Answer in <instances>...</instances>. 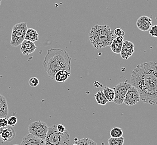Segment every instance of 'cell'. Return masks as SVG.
<instances>
[{
    "label": "cell",
    "instance_id": "6da1fadb",
    "mask_svg": "<svg viewBox=\"0 0 157 145\" xmlns=\"http://www.w3.org/2000/svg\"><path fill=\"white\" fill-rule=\"evenodd\" d=\"M132 85L138 90L143 102L157 105V62L140 64L132 70Z\"/></svg>",
    "mask_w": 157,
    "mask_h": 145
},
{
    "label": "cell",
    "instance_id": "7a4b0ae2",
    "mask_svg": "<svg viewBox=\"0 0 157 145\" xmlns=\"http://www.w3.org/2000/svg\"><path fill=\"white\" fill-rule=\"evenodd\" d=\"M72 58L65 50L59 48L49 49L43 62L44 69L50 79L60 70H66L71 72Z\"/></svg>",
    "mask_w": 157,
    "mask_h": 145
},
{
    "label": "cell",
    "instance_id": "3957f363",
    "mask_svg": "<svg viewBox=\"0 0 157 145\" xmlns=\"http://www.w3.org/2000/svg\"><path fill=\"white\" fill-rule=\"evenodd\" d=\"M115 38L113 32L108 25H96L91 28L89 34L91 44L98 50L110 46Z\"/></svg>",
    "mask_w": 157,
    "mask_h": 145
},
{
    "label": "cell",
    "instance_id": "277c9868",
    "mask_svg": "<svg viewBox=\"0 0 157 145\" xmlns=\"http://www.w3.org/2000/svg\"><path fill=\"white\" fill-rule=\"evenodd\" d=\"M56 125L48 127L47 135L45 139V145H68L71 143L70 135L66 130L60 133L58 131Z\"/></svg>",
    "mask_w": 157,
    "mask_h": 145
},
{
    "label": "cell",
    "instance_id": "5b68a950",
    "mask_svg": "<svg viewBox=\"0 0 157 145\" xmlns=\"http://www.w3.org/2000/svg\"><path fill=\"white\" fill-rule=\"evenodd\" d=\"M28 28L27 24L25 22H20L13 26L10 41V45L12 46L17 47L21 45L25 40V34Z\"/></svg>",
    "mask_w": 157,
    "mask_h": 145
},
{
    "label": "cell",
    "instance_id": "8992f818",
    "mask_svg": "<svg viewBox=\"0 0 157 145\" xmlns=\"http://www.w3.org/2000/svg\"><path fill=\"white\" fill-rule=\"evenodd\" d=\"M48 127L47 123L41 121H35L29 125L28 131L34 136L45 140L47 135Z\"/></svg>",
    "mask_w": 157,
    "mask_h": 145
},
{
    "label": "cell",
    "instance_id": "52a82bcc",
    "mask_svg": "<svg viewBox=\"0 0 157 145\" xmlns=\"http://www.w3.org/2000/svg\"><path fill=\"white\" fill-rule=\"evenodd\" d=\"M132 84L125 82L120 83L114 87L113 89L115 91V98L113 102L117 105L124 103V99L129 89L132 87Z\"/></svg>",
    "mask_w": 157,
    "mask_h": 145
},
{
    "label": "cell",
    "instance_id": "ba28073f",
    "mask_svg": "<svg viewBox=\"0 0 157 145\" xmlns=\"http://www.w3.org/2000/svg\"><path fill=\"white\" fill-rule=\"evenodd\" d=\"M140 100V94L137 88L132 85L126 94L124 99V103L128 106H134L138 103Z\"/></svg>",
    "mask_w": 157,
    "mask_h": 145
},
{
    "label": "cell",
    "instance_id": "9c48e42d",
    "mask_svg": "<svg viewBox=\"0 0 157 145\" xmlns=\"http://www.w3.org/2000/svg\"><path fill=\"white\" fill-rule=\"evenodd\" d=\"M134 44L132 42L128 40L123 41L121 50L120 52L121 57L123 59L127 60L132 56L134 53Z\"/></svg>",
    "mask_w": 157,
    "mask_h": 145
},
{
    "label": "cell",
    "instance_id": "30bf717a",
    "mask_svg": "<svg viewBox=\"0 0 157 145\" xmlns=\"http://www.w3.org/2000/svg\"><path fill=\"white\" fill-rule=\"evenodd\" d=\"M45 143V140L30 133L23 137L22 142H21V145H43Z\"/></svg>",
    "mask_w": 157,
    "mask_h": 145
},
{
    "label": "cell",
    "instance_id": "8fae6325",
    "mask_svg": "<svg viewBox=\"0 0 157 145\" xmlns=\"http://www.w3.org/2000/svg\"><path fill=\"white\" fill-rule=\"evenodd\" d=\"M137 28L142 32H148L152 26V20L147 16H141L136 21Z\"/></svg>",
    "mask_w": 157,
    "mask_h": 145
},
{
    "label": "cell",
    "instance_id": "7c38bea8",
    "mask_svg": "<svg viewBox=\"0 0 157 145\" xmlns=\"http://www.w3.org/2000/svg\"><path fill=\"white\" fill-rule=\"evenodd\" d=\"M16 136V132L13 127H6L3 128L1 137L2 141L5 142L12 141Z\"/></svg>",
    "mask_w": 157,
    "mask_h": 145
},
{
    "label": "cell",
    "instance_id": "4fadbf2b",
    "mask_svg": "<svg viewBox=\"0 0 157 145\" xmlns=\"http://www.w3.org/2000/svg\"><path fill=\"white\" fill-rule=\"evenodd\" d=\"M36 48L34 43L24 40L21 44L20 51L24 55H28L34 53Z\"/></svg>",
    "mask_w": 157,
    "mask_h": 145
},
{
    "label": "cell",
    "instance_id": "5bb4252c",
    "mask_svg": "<svg viewBox=\"0 0 157 145\" xmlns=\"http://www.w3.org/2000/svg\"><path fill=\"white\" fill-rule=\"evenodd\" d=\"M9 114V108L6 98L0 94V118L6 117Z\"/></svg>",
    "mask_w": 157,
    "mask_h": 145
},
{
    "label": "cell",
    "instance_id": "9a60e30c",
    "mask_svg": "<svg viewBox=\"0 0 157 145\" xmlns=\"http://www.w3.org/2000/svg\"><path fill=\"white\" fill-rule=\"evenodd\" d=\"M71 76V72L66 70H60L56 72L54 76V80L58 83L66 82Z\"/></svg>",
    "mask_w": 157,
    "mask_h": 145
},
{
    "label": "cell",
    "instance_id": "2e32d148",
    "mask_svg": "<svg viewBox=\"0 0 157 145\" xmlns=\"http://www.w3.org/2000/svg\"><path fill=\"white\" fill-rule=\"evenodd\" d=\"M38 39L39 34L37 31L34 28H28L25 34V40L34 43L38 41Z\"/></svg>",
    "mask_w": 157,
    "mask_h": 145
},
{
    "label": "cell",
    "instance_id": "e0dca14e",
    "mask_svg": "<svg viewBox=\"0 0 157 145\" xmlns=\"http://www.w3.org/2000/svg\"><path fill=\"white\" fill-rule=\"evenodd\" d=\"M94 98L98 104L101 106H105L109 102L102 91H98L97 93L94 95Z\"/></svg>",
    "mask_w": 157,
    "mask_h": 145
},
{
    "label": "cell",
    "instance_id": "ac0fdd59",
    "mask_svg": "<svg viewBox=\"0 0 157 145\" xmlns=\"http://www.w3.org/2000/svg\"><path fill=\"white\" fill-rule=\"evenodd\" d=\"M123 42L117 41L115 38L110 46L111 50L113 53L120 54L121 48H122V45H123Z\"/></svg>",
    "mask_w": 157,
    "mask_h": 145
},
{
    "label": "cell",
    "instance_id": "d6986e66",
    "mask_svg": "<svg viewBox=\"0 0 157 145\" xmlns=\"http://www.w3.org/2000/svg\"><path fill=\"white\" fill-rule=\"evenodd\" d=\"M103 91L109 102H113L115 98V91L113 89L106 87L104 89Z\"/></svg>",
    "mask_w": 157,
    "mask_h": 145
},
{
    "label": "cell",
    "instance_id": "ffe728a7",
    "mask_svg": "<svg viewBox=\"0 0 157 145\" xmlns=\"http://www.w3.org/2000/svg\"><path fill=\"white\" fill-rule=\"evenodd\" d=\"M125 139L123 136L120 137H110L108 140V143L109 145H123L124 143Z\"/></svg>",
    "mask_w": 157,
    "mask_h": 145
},
{
    "label": "cell",
    "instance_id": "44dd1931",
    "mask_svg": "<svg viewBox=\"0 0 157 145\" xmlns=\"http://www.w3.org/2000/svg\"><path fill=\"white\" fill-rule=\"evenodd\" d=\"M75 145H96L97 143L94 142L93 140L88 138H84V139H77L75 141Z\"/></svg>",
    "mask_w": 157,
    "mask_h": 145
},
{
    "label": "cell",
    "instance_id": "7402d4cb",
    "mask_svg": "<svg viewBox=\"0 0 157 145\" xmlns=\"http://www.w3.org/2000/svg\"><path fill=\"white\" fill-rule=\"evenodd\" d=\"M123 135V129L119 127H113L110 131V136L111 137H120Z\"/></svg>",
    "mask_w": 157,
    "mask_h": 145
},
{
    "label": "cell",
    "instance_id": "603a6c76",
    "mask_svg": "<svg viewBox=\"0 0 157 145\" xmlns=\"http://www.w3.org/2000/svg\"><path fill=\"white\" fill-rule=\"evenodd\" d=\"M29 84L32 87H36L39 84V80L36 77H32L29 80Z\"/></svg>",
    "mask_w": 157,
    "mask_h": 145
},
{
    "label": "cell",
    "instance_id": "cb8c5ba5",
    "mask_svg": "<svg viewBox=\"0 0 157 145\" xmlns=\"http://www.w3.org/2000/svg\"><path fill=\"white\" fill-rule=\"evenodd\" d=\"M17 122V118L15 116H11L7 120L8 125L10 126H14Z\"/></svg>",
    "mask_w": 157,
    "mask_h": 145
},
{
    "label": "cell",
    "instance_id": "d4e9b609",
    "mask_svg": "<svg viewBox=\"0 0 157 145\" xmlns=\"http://www.w3.org/2000/svg\"><path fill=\"white\" fill-rule=\"evenodd\" d=\"M149 34L153 38H157V25L151 26L149 29Z\"/></svg>",
    "mask_w": 157,
    "mask_h": 145
},
{
    "label": "cell",
    "instance_id": "484cf974",
    "mask_svg": "<svg viewBox=\"0 0 157 145\" xmlns=\"http://www.w3.org/2000/svg\"><path fill=\"white\" fill-rule=\"evenodd\" d=\"M8 126L9 125L7 123V120L6 118V117L0 118V127H2L3 128Z\"/></svg>",
    "mask_w": 157,
    "mask_h": 145
},
{
    "label": "cell",
    "instance_id": "4316f807",
    "mask_svg": "<svg viewBox=\"0 0 157 145\" xmlns=\"http://www.w3.org/2000/svg\"><path fill=\"white\" fill-rule=\"evenodd\" d=\"M114 35L116 36H124L125 35V32L123 31L121 28H116L115 29L114 32H113Z\"/></svg>",
    "mask_w": 157,
    "mask_h": 145
},
{
    "label": "cell",
    "instance_id": "83f0119b",
    "mask_svg": "<svg viewBox=\"0 0 157 145\" xmlns=\"http://www.w3.org/2000/svg\"><path fill=\"white\" fill-rule=\"evenodd\" d=\"M57 128L58 131L60 133L64 132L67 130L65 126H63V125H61V124H59V125H57Z\"/></svg>",
    "mask_w": 157,
    "mask_h": 145
},
{
    "label": "cell",
    "instance_id": "f1b7e54d",
    "mask_svg": "<svg viewBox=\"0 0 157 145\" xmlns=\"http://www.w3.org/2000/svg\"><path fill=\"white\" fill-rule=\"evenodd\" d=\"M2 130H3V128H2V127H0V136H1V133H2Z\"/></svg>",
    "mask_w": 157,
    "mask_h": 145
},
{
    "label": "cell",
    "instance_id": "f546056e",
    "mask_svg": "<svg viewBox=\"0 0 157 145\" xmlns=\"http://www.w3.org/2000/svg\"><path fill=\"white\" fill-rule=\"evenodd\" d=\"M2 0H0V5H1V2H2Z\"/></svg>",
    "mask_w": 157,
    "mask_h": 145
}]
</instances>
